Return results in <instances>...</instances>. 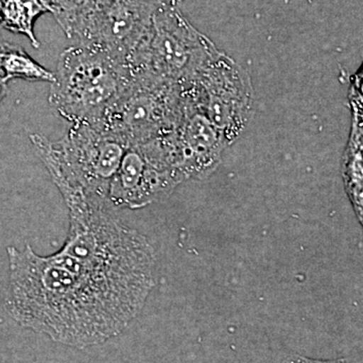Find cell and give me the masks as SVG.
Instances as JSON below:
<instances>
[{"mask_svg": "<svg viewBox=\"0 0 363 363\" xmlns=\"http://www.w3.org/2000/svg\"><path fill=\"white\" fill-rule=\"evenodd\" d=\"M7 92H9V88H7V81L6 79L0 75V102L2 101L4 97L6 96Z\"/></svg>", "mask_w": 363, "mask_h": 363, "instance_id": "obj_15", "label": "cell"}, {"mask_svg": "<svg viewBox=\"0 0 363 363\" xmlns=\"http://www.w3.org/2000/svg\"><path fill=\"white\" fill-rule=\"evenodd\" d=\"M216 45L191 25L178 6L157 9L145 37L128 64L133 73H143L186 87Z\"/></svg>", "mask_w": 363, "mask_h": 363, "instance_id": "obj_4", "label": "cell"}, {"mask_svg": "<svg viewBox=\"0 0 363 363\" xmlns=\"http://www.w3.org/2000/svg\"><path fill=\"white\" fill-rule=\"evenodd\" d=\"M0 75L7 82L16 79L50 83L55 80L54 72L35 61L21 45L6 42H0Z\"/></svg>", "mask_w": 363, "mask_h": 363, "instance_id": "obj_12", "label": "cell"}, {"mask_svg": "<svg viewBox=\"0 0 363 363\" xmlns=\"http://www.w3.org/2000/svg\"><path fill=\"white\" fill-rule=\"evenodd\" d=\"M162 1L164 2V4H175V6H178L183 0H162Z\"/></svg>", "mask_w": 363, "mask_h": 363, "instance_id": "obj_16", "label": "cell"}, {"mask_svg": "<svg viewBox=\"0 0 363 363\" xmlns=\"http://www.w3.org/2000/svg\"><path fill=\"white\" fill-rule=\"evenodd\" d=\"M189 85L227 147L233 145L252 116L255 93L247 72L216 49Z\"/></svg>", "mask_w": 363, "mask_h": 363, "instance_id": "obj_7", "label": "cell"}, {"mask_svg": "<svg viewBox=\"0 0 363 363\" xmlns=\"http://www.w3.org/2000/svg\"><path fill=\"white\" fill-rule=\"evenodd\" d=\"M30 140L58 189H78L109 208L107 197L128 147L124 143L85 124L72 125L57 142L38 133Z\"/></svg>", "mask_w": 363, "mask_h": 363, "instance_id": "obj_3", "label": "cell"}, {"mask_svg": "<svg viewBox=\"0 0 363 363\" xmlns=\"http://www.w3.org/2000/svg\"><path fill=\"white\" fill-rule=\"evenodd\" d=\"M7 308L21 326L85 348L108 340L142 311L155 278L63 247L40 257L7 248Z\"/></svg>", "mask_w": 363, "mask_h": 363, "instance_id": "obj_1", "label": "cell"}, {"mask_svg": "<svg viewBox=\"0 0 363 363\" xmlns=\"http://www.w3.org/2000/svg\"><path fill=\"white\" fill-rule=\"evenodd\" d=\"M131 79L125 60L76 45L60 55L49 104L72 125L99 128Z\"/></svg>", "mask_w": 363, "mask_h": 363, "instance_id": "obj_2", "label": "cell"}, {"mask_svg": "<svg viewBox=\"0 0 363 363\" xmlns=\"http://www.w3.org/2000/svg\"><path fill=\"white\" fill-rule=\"evenodd\" d=\"M185 106V88L143 73L131 79L100 130L126 147L174 135Z\"/></svg>", "mask_w": 363, "mask_h": 363, "instance_id": "obj_5", "label": "cell"}, {"mask_svg": "<svg viewBox=\"0 0 363 363\" xmlns=\"http://www.w3.org/2000/svg\"><path fill=\"white\" fill-rule=\"evenodd\" d=\"M362 79L352 84V128L343 157V181L358 220L362 224Z\"/></svg>", "mask_w": 363, "mask_h": 363, "instance_id": "obj_10", "label": "cell"}, {"mask_svg": "<svg viewBox=\"0 0 363 363\" xmlns=\"http://www.w3.org/2000/svg\"><path fill=\"white\" fill-rule=\"evenodd\" d=\"M97 0H49L52 14L69 39H73L81 23Z\"/></svg>", "mask_w": 363, "mask_h": 363, "instance_id": "obj_13", "label": "cell"}, {"mask_svg": "<svg viewBox=\"0 0 363 363\" xmlns=\"http://www.w3.org/2000/svg\"><path fill=\"white\" fill-rule=\"evenodd\" d=\"M283 363H347L346 359L343 358H339V359L333 360H319L312 359V358H308L302 357V355H291V357H286L284 360Z\"/></svg>", "mask_w": 363, "mask_h": 363, "instance_id": "obj_14", "label": "cell"}, {"mask_svg": "<svg viewBox=\"0 0 363 363\" xmlns=\"http://www.w3.org/2000/svg\"><path fill=\"white\" fill-rule=\"evenodd\" d=\"M47 13H52L49 0H0V28L25 35L33 48L40 49L35 23Z\"/></svg>", "mask_w": 363, "mask_h": 363, "instance_id": "obj_11", "label": "cell"}, {"mask_svg": "<svg viewBox=\"0 0 363 363\" xmlns=\"http://www.w3.org/2000/svg\"><path fill=\"white\" fill-rule=\"evenodd\" d=\"M162 6V0H97L73 39L128 62Z\"/></svg>", "mask_w": 363, "mask_h": 363, "instance_id": "obj_8", "label": "cell"}, {"mask_svg": "<svg viewBox=\"0 0 363 363\" xmlns=\"http://www.w3.org/2000/svg\"><path fill=\"white\" fill-rule=\"evenodd\" d=\"M175 133L126 147L109 188V207L138 209L162 201L186 181Z\"/></svg>", "mask_w": 363, "mask_h": 363, "instance_id": "obj_6", "label": "cell"}, {"mask_svg": "<svg viewBox=\"0 0 363 363\" xmlns=\"http://www.w3.org/2000/svg\"><path fill=\"white\" fill-rule=\"evenodd\" d=\"M175 135L186 181L207 178L220 164L226 143L203 111L190 85L185 87V106Z\"/></svg>", "mask_w": 363, "mask_h": 363, "instance_id": "obj_9", "label": "cell"}]
</instances>
